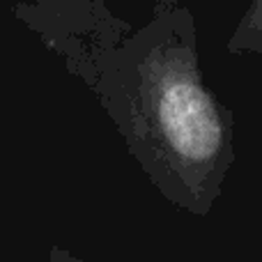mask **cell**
<instances>
[{
    "mask_svg": "<svg viewBox=\"0 0 262 262\" xmlns=\"http://www.w3.org/2000/svg\"><path fill=\"white\" fill-rule=\"evenodd\" d=\"M228 53L262 55V0H253L228 39Z\"/></svg>",
    "mask_w": 262,
    "mask_h": 262,
    "instance_id": "7a4b0ae2",
    "label": "cell"
},
{
    "mask_svg": "<svg viewBox=\"0 0 262 262\" xmlns=\"http://www.w3.org/2000/svg\"><path fill=\"white\" fill-rule=\"evenodd\" d=\"M260 262H262V258H260Z\"/></svg>",
    "mask_w": 262,
    "mask_h": 262,
    "instance_id": "277c9868",
    "label": "cell"
},
{
    "mask_svg": "<svg viewBox=\"0 0 262 262\" xmlns=\"http://www.w3.org/2000/svg\"><path fill=\"white\" fill-rule=\"evenodd\" d=\"M95 92L154 189L207 216L235 163V118L203 78L193 12L159 0L111 55Z\"/></svg>",
    "mask_w": 262,
    "mask_h": 262,
    "instance_id": "6da1fadb",
    "label": "cell"
},
{
    "mask_svg": "<svg viewBox=\"0 0 262 262\" xmlns=\"http://www.w3.org/2000/svg\"><path fill=\"white\" fill-rule=\"evenodd\" d=\"M49 262H85L83 258H78L76 253L62 249V246H51L49 251Z\"/></svg>",
    "mask_w": 262,
    "mask_h": 262,
    "instance_id": "3957f363",
    "label": "cell"
}]
</instances>
